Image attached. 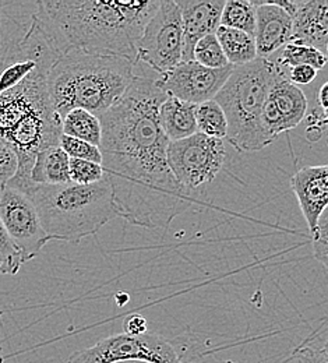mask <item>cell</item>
Returning a JSON list of instances; mask_svg holds the SVG:
<instances>
[{
  "label": "cell",
  "mask_w": 328,
  "mask_h": 363,
  "mask_svg": "<svg viewBox=\"0 0 328 363\" xmlns=\"http://www.w3.org/2000/svg\"><path fill=\"white\" fill-rule=\"evenodd\" d=\"M166 96L152 79L136 76L129 90L99 118L101 165L120 218L135 227L166 229L194 201L168 165L169 140L158 122V109Z\"/></svg>",
  "instance_id": "1"
},
{
  "label": "cell",
  "mask_w": 328,
  "mask_h": 363,
  "mask_svg": "<svg viewBox=\"0 0 328 363\" xmlns=\"http://www.w3.org/2000/svg\"><path fill=\"white\" fill-rule=\"evenodd\" d=\"M161 0L37 1L35 16L59 56L80 50L126 59L135 65L136 44Z\"/></svg>",
  "instance_id": "2"
},
{
  "label": "cell",
  "mask_w": 328,
  "mask_h": 363,
  "mask_svg": "<svg viewBox=\"0 0 328 363\" xmlns=\"http://www.w3.org/2000/svg\"><path fill=\"white\" fill-rule=\"evenodd\" d=\"M135 66L122 57L80 50L59 56L47 76L53 111L60 119L73 109H84L99 119L129 90Z\"/></svg>",
  "instance_id": "3"
},
{
  "label": "cell",
  "mask_w": 328,
  "mask_h": 363,
  "mask_svg": "<svg viewBox=\"0 0 328 363\" xmlns=\"http://www.w3.org/2000/svg\"><path fill=\"white\" fill-rule=\"evenodd\" d=\"M26 196L33 201L52 240L79 243L109 221L120 218L106 178L89 186L72 182L56 186L35 184Z\"/></svg>",
  "instance_id": "4"
},
{
  "label": "cell",
  "mask_w": 328,
  "mask_h": 363,
  "mask_svg": "<svg viewBox=\"0 0 328 363\" xmlns=\"http://www.w3.org/2000/svg\"><path fill=\"white\" fill-rule=\"evenodd\" d=\"M277 76L271 59L256 60L234 67L230 79L214 101L227 119V140L239 152L259 151L268 144L261 129V111Z\"/></svg>",
  "instance_id": "5"
},
{
  "label": "cell",
  "mask_w": 328,
  "mask_h": 363,
  "mask_svg": "<svg viewBox=\"0 0 328 363\" xmlns=\"http://www.w3.org/2000/svg\"><path fill=\"white\" fill-rule=\"evenodd\" d=\"M193 363L176 345L155 333L132 337L116 334L99 340L95 345L76 351L66 363Z\"/></svg>",
  "instance_id": "6"
},
{
  "label": "cell",
  "mask_w": 328,
  "mask_h": 363,
  "mask_svg": "<svg viewBox=\"0 0 328 363\" xmlns=\"http://www.w3.org/2000/svg\"><path fill=\"white\" fill-rule=\"evenodd\" d=\"M183 27L175 0H164L145 24L137 44L136 60L162 74L183 60Z\"/></svg>",
  "instance_id": "7"
},
{
  "label": "cell",
  "mask_w": 328,
  "mask_h": 363,
  "mask_svg": "<svg viewBox=\"0 0 328 363\" xmlns=\"http://www.w3.org/2000/svg\"><path fill=\"white\" fill-rule=\"evenodd\" d=\"M225 158L224 140L201 133L172 141L166 148L171 172L190 193L214 181L222 171Z\"/></svg>",
  "instance_id": "8"
},
{
  "label": "cell",
  "mask_w": 328,
  "mask_h": 363,
  "mask_svg": "<svg viewBox=\"0 0 328 363\" xmlns=\"http://www.w3.org/2000/svg\"><path fill=\"white\" fill-rule=\"evenodd\" d=\"M0 221L21 253L23 262L35 259L52 238L41 225L33 201L9 186L0 191Z\"/></svg>",
  "instance_id": "9"
},
{
  "label": "cell",
  "mask_w": 328,
  "mask_h": 363,
  "mask_svg": "<svg viewBox=\"0 0 328 363\" xmlns=\"http://www.w3.org/2000/svg\"><path fill=\"white\" fill-rule=\"evenodd\" d=\"M234 66L222 69H207L194 60H182L171 70L154 80L157 89L193 105L215 98L218 91L230 79Z\"/></svg>",
  "instance_id": "10"
},
{
  "label": "cell",
  "mask_w": 328,
  "mask_h": 363,
  "mask_svg": "<svg viewBox=\"0 0 328 363\" xmlns=\"http://www.w3.org/2000/svg\"><path fill=\"white\" fill-rule=\"evenodd\" d=\"M292 190L298 199L300 211L310 233L317 228L319 218L326 211L328 203V167L300 168L290 179Z\"/></svg>",
  "instance_id": "11"
},
{
  "label": "cell",
  "mask_w": 328,
  "mask_h": 363,
  "mask_svg": "<svg viewBox=\"0 0 328 363\" xmlns=\"http://www.w3.org/2000/svg\"><path fill=\"white\" fill-rule=\"evenodd\" d=\"M183 27V60H193L194 45L204 37L215 34L220 27L225 0H175Z\"/></svg>",
  "instance_id": "12"
},
{
  "label": "cell",
  "mask_w": 328,
  "mask_h": 363,
  "mask_svg": "<svg viewBox=\"0 0 328 363\" xmlns=\"http://www.w3.org/2000/svg\"><path fill=\"white\" fill-rule=\"evenodd\" d=\"M256 7L254 43L257 57L270 59L292 37V18L273 1H251Z\"/></svg>",
  "instance_id": "13"
},
{
  "label": "cell",
  "mask_w": 328,
  "mask_h": 363,
  "mask_svg": "<svg viewBox=\"0 0 328 363\" xmlns=\"http://www.w3.org/2000/svg\"><path fill=\"white\" fill-rule=\"evenodd\" d=\"M292 18L290 43L312 46L327 55V0H298Z\"/></svg>",
  "instance_id": "14"
},
{
  "label": "cell",
  "mask_w": 328,
  "mask_h": 363,
  "mask_svg": "<svg viewBox=\"0 0 328 363\" xmlns=\"http://www.w3.org/2000/svg\"><path fill=\"white\" fill-rule=\"evenodd\" d=\"M277 66V65H276ZM268 101L273 104L281 118L285 132L298 128L306 116L307 99L305 92L288 80V72L277 66V76L268 92Z\"/></svg>",
  "instance_id": "15"
},
{
  "label": "cell",
  "mask_w": 328,
  "mask_h": 363,
  "mask_svg": "<svg viewBox=\"0 0 328 363\" xmlns=\"http://www.w3.org/2000/svg\"><path fill=\"white\" fill-rule=\"evenodd\" d=\"M196 106L168 95L158 109V122L164 135L172 141H179L197 133Z\"/></svg>",
  "instance_id": "16"
},
{
  "label": "cell",
  "mask_w": 328,
  "mask_h": 363,
  "mask_svg": "<svg viewBox=\"0 0 328 363\" xmlns=\"http://www.w3.org/2000/svg\"><path fill=\"white\" fill-rule=\"evenodd\" d=\"M69 164L70 158L59 145L41 150L35 155L34 165L31 168V182L40 186L70 183Z\"/></svg>",
  "instance_id": "17"
},
{
  "label": "cell",
  "mask_w": 328,
  "mask_h": 363,
  "mask_svg": "<svg viewBox=\"0 0 328 363\" xmlns=\"http://www.w3.org/2000/svg\"><path fill=\"white\" fill-rule=\"evenodd\" d=\"M215 37L231 66H243L257 59V50L253 35L220 26L215 31Z\"/></svg>",
  "instance_id": "18"
},
{
  "label": "cell",
  "mask_w": 328,
  "mask_h": 363,
  "mask_svg": "<svg viewBox=\"0 0 328 363\" xmlns=\"http://www.w3.org/2000/svg\"><path fill=\"white\" fill-rule=\"evenodd\" d=\"M62 135L99 147L102 137L101 121L84 109H73L62 118Z\"/></svg>",
  "instance_id": "19"
},
{
  "label": "cell",
  "mask_w": 328,
  "mask_h": 363,
  "mask_svg": "<svg viewBox=\"0 0 328 363\" xmlns=\"http://www.w3.org/2000/svg\"><path fill=\"white\" fill-rule=\"evenodd\" d=\"M271 60L286 72L296 66H310L315 70H323L327 65V55L312 46L289 43L282 48L280 55Z\"/></svg>",
  "instance_id": "20"
},
{
  "label": "cell",
  "mask_w": 328,
  "mask_h": 363,
  "mask_svg": "<svg viewBox=\"0 0 328 363\" xmlns=\"http://www.w3.org/2000/svg\"><path fill=\"white\" fill-rule=\"evenodd\" d=\"M221 27L254 35L256 7L250 0H228L221 13Z\"/></svg>",
  "instance_id": "21"
},
{
  "label": "cell",
  "mask_w": 328,
  "mask_h": 363,
  "mask_svg": "<svg viewBox=\"0 0 328 363\" xmlns=\"http://www.w3.org/2000/svg\"><path fill=\"white\" fill-rule=\"evenodd\" d=\"M197 133L224 140L227 137V119L221 106L214 101H207L196 106Z\"/></svg>",
  "instance_id": "22"
},
{
  "label": "cell",
  "mask_w": 328,
  "mask_h": 363,
  "mask_svg": "<svg viewBox=\"0 0 328 363\" xmlns=\"http://www.w3.org/2000/svg\"><path fill=\"white\" fill-rule=\"evenodd\" d=\"M193 60L207 69H222L230 66L215 34L201 38L194 45Z\"/></svg>",
  "instance_id": "23"
},
{
  "label": "cell",
  "mask_w": 328,
  "mask_h": 363,
  "mask_svg": "<svg viewBox=\"0 0 328 363\" xmlns=\"http://www.w3.org/2000/svg\"><path fill=\"white\" fill-rule=\"evenodd\" d=\"M59 147L67 154L69 158L83 160V161L94 162L99 165L102 162V154H101L99 147H95L93 144L86 143L83 140H77L73 137L62 135L60 141H59Z\"/></svg>",
  "instance_id": "24"
},
{
  "label": "cell",
  "mask_w": 328,
  "mask_h": 363,
  "mask_svg": "<svg viewBox=\"0 0 328 363\" xmlns=\"http://www.w3.org/2000/svg\"><path fill=\"white\" fill-rule=\"evenodd\" d=\"M0 260H1V272L0 274H9L16 275L20 272L21 266L24 264L21 253L10 239L9 233L3 227L0 221Z\"/></svg>",
  "instance_id": "25"
},
{
  "label": "cell",
  "mask_w": 328,
  "mask_h": 363,
  "mask_svg": "<svg viewBox=\"0 0 328 363\" xmlns=\"http://www.w3.org/2000/svg\"><path fill=\"white\" fill-rule=\"evenodd\" d=\"M69 174H70V182L76 184H94L102 181L105 178V172L102 165L83 161V160H74L70 158L69 164Z\"/></svg>",
  "instance_id": "26"
},
{
  "label": "cell",
  "mask_w": 328,
  "mask_h": 363,
  "mask_svg": "<svg viewBox=\"0 0 328 363\" xmlns=\"http://www.w3.org/2000/svg\"><path fill=\"white\" fill-rule=\"evenodd\" d=\"M312 243H313V256L315 259L323 266H328V216L327 211L322 214L319 218L317 228L312 233Z\"/></svg>",
  "instance_id": "27"
},
{
  "label": "cell",
  "mask_w": 328,
  "mask_h": 363,
  "mask_svg": "<svg viewBox=\"0 0 328 363\" xmlns=\"http://www.w3.org/2000/svg\"><path fill=\"white\" fill-rule=\"evenodd\" d=\"M282 363H328L327 345L310 347L305 341Z\"/></svg>",
  "instance_id": "28"
},
{
  "label": "cell",
  "mask_w": 328,
  "mask_h": 363,
  "mask_svg": "<svg viewBox=\"0 0 328 363\" xmlns=\"http://www.w3.org/2000/svg\"><path fill=\"white\" fill-rule=\"evenodd\" d=\"M18 168V158L16 151L0 140V186L4 187L13 179Z\"/></svg>",
  "instance_id": "29"
},
{
  "label": "cell",
  "mask_w": 328,
  "mask_h": 363,
  "mask_svg": "<svg viewBox=\"0 0 328 363\" xmlns=\"http://www.w3.org/2000/svg\"><path fill=\"white\" fill-rule=\"evenodd\" d=\"M327 129V112L322 111L319 106L307 118L306 137L309 141H319Z\"/></svg>",
  "instance_id": "30"
},
{
  "label": "cell",
  "mask_w": 328,
  "mask_h": 363,
  "mask_svg": "<svg viewBox=\"0 0 328 363\" xmlns=\"http://www.w3.org/2000/svg\"><path fill=\"white\" fill-rule=\"evenodd\" d=\"M317 77V70L310 66H296L288 70V80L295 86H306L315 82Z\"/></svg>",
  "instance_id": "31"
},
{
  "label": "cell",
  "mask_w": 328,
  "mask_h": 363,
  "mask_svg": "<svg viewBox=\"0 0 328 363\" xmlns=\"http://www.w3.org/2000/svg\"><path fill=\"white\" fill-rule=\"evenodd\" d=\"M147 324H148L147 320L140 315H132V316L125 318V321H123L125 334L132 335V337L142 335V334L148 333V325Z\"/></svg>",
  "instance_id": "32"
},
{
  "label": "cell",
  "mask_w": 328,
  "mask_h": 363,
  "mask_svg": "<svg viewBox=\"0 0 328 363\" xmlns=\"http://www.w3.org/2000/svg\"><path fill=\"white\" fill-rule=\"evenodd\" d=\"M328 84L327 83H324L322 87H320V90L317 92V106L322 109V111H324V112H327V106H328Z\"/></svg>",
  "instance_id": "33"
},
{
  "label": "cell",
  "mask_w": 328,
  "mask_h": 363,
  "mask_svg": "<svg viewBox=\"0 0 328 363\" xmlns=\"http://www.w3.org/2000/svg\"><path fill=\"white\" fill-rule=\"evenodd\" d=\"M0 272H1V260H0Z\"/></svg>",
  "instance_id": "34"
},
{
  "label": "cell",
  "mask_w": 328,
  "mask_h": 363,
  "mask_svg": "<svg viewBox=\"0 0 328 363\" xmlns=\"http://www.w3.org/2000/svg\"><path fill=\"white\" fill-rule=\"evenodd\" d=\"M0 363H3V358L1 357H0Z\"/></svg>",
  "instance_id": "35"
},
{
  "label": "cell",
  "mask_w": 328,
  "mask_h": 363,
  "mask_svg": "<svg viewBox=\"0 0 328 363\" xmlns=\"http://www.w3.org/2000/svg\"><path fill=\"white\" fill-rule=\"evenodd\" d=\"M225 363H236V362H232V361H227V362Z\"/></svg>",
  "instance_id": "36"
},
{
  "label": "cell",
  "mask_w": 328,
  "mask_h": 363,
  "mask_svg": "<svg viewBox=\"0 0 328 363\" xmlns=\"http://www.w3.org/2000/svg\"><path fill=\"white\" fill-rule=\"evenodd\" d=\"M0 191H1V186H0Z\"/></svg>",
  "instance_id": "37"
}]
</instances>
